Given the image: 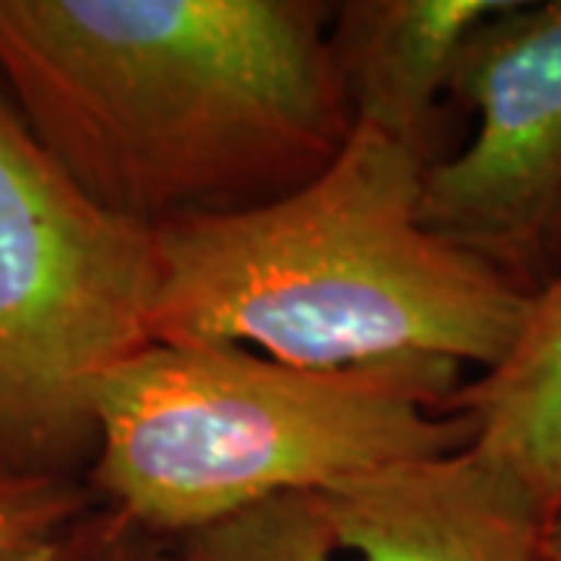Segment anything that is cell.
I'll return each mask as SVG.
<instances>
[{"label":"cell","instance_id":"obj_1","mask_svg":"<svg viewBox=\"0 0 561 561\" xmlns=\"http://www.w3.org/2000/svg\"><path fill=\"white\" fill-rule=\"evenodd\" d=\"M321 0H0V88L106 213L160 231L302 187L353 131Z\"/></svg>","mask_w":561,"mask_h":561},{"label":"cell","instance_id":"obj_2","mask_svg":"<svg viewBox=\"0 0 561 561\" xmlns=\"http://www.w3.org/2000/svg\"><path fill=\"white\" fill-rule=\"evenodd\" d=\"M421 175L400 144L353 125L297 191L160 228L153 343H234L300 368L443 359L490 371L530 294L424 228Z\"/></svg>","mask_w":561,"mask_h":561},{"label":"cell","instance_id":"obj_3","mask_svg":"<svg viewBox=\"0 0 561 561\" xmlns=\"http://www.w3.org/2000/svg\"><path fill=\"white\" fill-rule=\"evenodd\" d=\"M465 368L390 359L300 368L234 343H150L101 387L84 483L165 542L284 493L453 453Z\"/></svg>","mask_w":561,"mask_h":561},{"label":"cell","instance_id":"obj_4","mask_svg":"<svg viewBox=\"0 0 561 561\" xmlns=\"http://www.w3.org/2000/svg\"><path fill=\"white\" fill-rule=\"evenodd\" d=\"M157 231L94 203L0 88V468L84 481L98 397L153 343Z\"/></svg>","mask_w":561,"mask_h":561},{"label":"cell","instance_id":"obj_5","mask_svg":"<svg viewBox=\"0 0 561 561\" xmlns=\"http://www.w3.org/2000/svg\"><path fill=\"white\" fill-rule=\"evenodd\" d=\"M468 144L421 175L419 216L524 294L561 265V0H505L461 50Z\"/></svg>","mask_w":561,"mask_h":561},{"label":"cell","instance_id":"obj_6","mask_svg":"<svg viewBox=\"0 0 561 561\" xmlns=\"http://www.w3.org/2000/svg\"><path fill=\"white\" fill-rule=\"evenodd\" d=\"M359 561H549V524L522 483L468 443L400 459L319 493Z\"/></svg>","mask_w":561,"mask_h":561},{"label":"cell","instance_id":"obj_7","mask_svg":"<svg viewBox=\"0 0 561 561\" xmlns=\"http://www.w3.org/2000/svg\"><path fill=\"white\" fill-rule=\"evenodd\" d=\"M505 0H343L328 54L353 125L400 144L427 169L449 157L453 79L471 35Z\"/></svg>","mask_w":561,"mask_h":561},{"label":"cell","instance_id":"obj_8","mask_svg":"<svg viewBox=\"0 0 561 561\" xmlns=\"http://www.w3.org/2000/svg\"><path fill=\"white\" fill-rule=\"evenodd\" d=\"M449 412L474 421L471 446L552 518L561 505V265L530 294L527 319L505 359L465 378Z\"/></svg>","mask_w":561,"mask_h":561},{"label":"cell","instance_id":"obj_9","mask_svg":"<svg viewBox=\"0 0 561 561\" xmlns=\"http://www.w3.org/2000/svg\"><path fill=\"white\" fill-rule=\"evenodd\" d=\"M341 552L319 493H284L172 542V561H334Z\"/></svg>","mask_w":561,"mask_h":561},{"label":"cell","instance_id":"obj_10","mask_svg":"<svg viewBox=\"0 0 561 561\" xmlns=\"http://www.w3.org/2000/svg\"><path fill=\"white\" fill-rule=\"evenodd\" d=\"M94 505L84 481L0 468V561H41Z\"/></svg>","mask_w":561,"mask_h":561},{"label":"cell","instance_id":"obj_11","mask_svg":"<svg viewBox=\"0 0 561 561\" xmlns=\"http://www.w3.org/2000/svg\"><path fill=\"white\" fill-rule=\"evenodd\" d=\"M41 561H172L165 542L113 505H94L69 524Z\"/></svg>","mask_w":561,"mask_h":561},{"label":"cell","instance_id":"obj_12","mask_svg":"<svg viewBox=\"0 0 561 561\" xmlns=\"http://www.w3.org/2000/svg\"><path fill=\"white\" fill-rule=\"evenodd\" d=\"M549 561H561V505L549 524Z\"/></svg>","mask_w":561,"mask_h":561}]
</instances>
